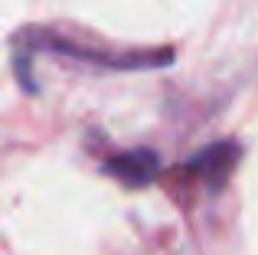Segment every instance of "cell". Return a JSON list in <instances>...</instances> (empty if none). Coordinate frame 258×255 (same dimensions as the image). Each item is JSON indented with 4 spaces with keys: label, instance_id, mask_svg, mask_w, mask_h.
Wrapping results in <instances>:
<instances>
[{
    "label": "cell",
    "instance_id": "2",
    "mask_svg": "<svg viewBox=\"0 0 258 255\" xmlns=\"http://www.w3.org/2000/svg\"><path fill=\"white\" fill-rule=\"evenodd\" d=\"M239 160H242V144L235 138H222V141L206 144L203 151H196L193 157H189L183 167H176V170L193 173V177H200L203 183H206V190L219 193L222 186L232 180Z\"/></svg>",
    "mask_w": 258,
    "mask_h": 255
},
{
    "label": "cell",
    "instance_id": "3",
    "mask_svg": "<svg viewBox=\"0 0 258 255\" xmlns=\"http://www.w3.org/2000/svg\"><path fill=\"white\" fill-rule=\"evenodd\" d=\"M101 173L111 180H118L127 190H144L160 177V157L151 147H134V151L111 154L108 160H101Z\"/></svg>",
    "mask_w": 258,
    "mask_h": 255
},
{
    "label": "cell",
    "instance_id": "1",
    "mask_svg": "<svg viewBox=\"0 0 258 255\" xmlns=\"http://www.w3.org/2000/svg\"><path fill=\"white\" fill-rule=\"evenodd\" d=\"M33 49H52L59 56L79 59V62H92V66H105V69H164L173 62V49H95V46H82L76 39L56 36V33H39V30H23L17 36V79L30 95H36V79L30 69V52Z\"/></svg>",
    "mask_w": 258,
    "mask_h": 255
}]
</instances>
